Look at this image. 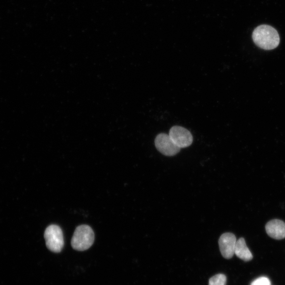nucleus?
<instances>
[{"label": "nucleus", "instance_id": "f257e3e1", "mask_svg": "<svg viewBox=\"0 0 285 285\" xmlns=\"http://www.w3.org/2000/svg\"><path fill=\"white\" fill-rule=\"evenodd\" d=\"M252 39L258 47L265 50H272L280 42V36L276 30L268 25L260 26L254 30Z\"/></svg>", "mask_w": 285, "mask_h": 285}, {"label": "nucleus", "instance_id": "0eeeda50", "mask_svg": "<svg viewBox=\"0 0 285 285\" xmlns=\"http://www.w3.org/2000/svg\"><path fill=\"white\" fill-rule=\"evenodd\" d=\"M265 228L266 232L271 238L276 240L285 238V223L283 221L270 220L266 224Z\"/></svg>", "mask_w": 285, "mask_h": 285}, {"label": "nucleus", "instance_id": "6e6552de", "mask_svg": "<svg viewBox=\"0 0 285 285\" xmlns=\"http://www.w3.org/2000/svg\"><path fill=\"white\" fill-rule=\"evenodd\" d=\"M234 254L239 258L245 262L250 261L253 258L251 252L247 247L244 238H241L237 240L235 244Z\"/></svg>", "mask_w": 285, "mask_h": 285}, {"label": "nucleus", "instance_id": "20e7f679", "mask_svg": "<svg viewBox=\"0 0 285 285\" xmlns=\"http://www.w3.org/2000/svg\"><path fill=\"white\" fill-rule=\"evenodd\" d=\"M155 145L157 150L165 156H176L180 151V148L173 142L170 135L164 133L160 134L157 136Z\"/></svg>", "mask_w": 285, "mask_h": 285}, {"label": "nucleus", "instance_id": "423d86ee", "mask_svg": "<svg viewBox=\"0 0 285 285\" xmlns=\"http://www.w3.org/2000/svg\"><path fill=\"white\" fill-rule=\"evenodd\" d=\"M236 242V237L232 233L227 232L221 235L219 240V245L223 257L227 259L232 258Z\"/></svg>", "mask_w": 285, "mask_h": 285}, {"label": "nucleus", "instance_id": "39448f33", "mask_svg": "<svg viewBox=\"0 0 285 285\" xmlns=\"http://www.w3.org/2000/svg\"><path fill=\"white\" fill-rule=\"evenodd\" d=\"M171 139L179 148L190 146L193 142V136L188 129L178 126L172 127L170 131Z\"/></svg>", "mask_w": 285, "mask_h": 285}, {"label": "nucleus", "instance_id": "1a4fd4ad", "mask_svg": "<svg viewBox=\"0 0 285 285\" xmlns=\"http://www.w3.org/2000/svg\"><path fill=\"white\" fill-rule=\"evenodd\" d=\"M226 276L222 274L216 275L210 279L209 285H226Z\"/></svg>", "mask_w": 285, "mask_h": 285}, {"label": "nucleus", "instance_id": "9d476101", "mask_svg": "<svg viewBox=\"0 0 285 285\" xmlns=\"http://www.w3.org/2000/svg\"><path fill=\"white\" fill-rule=\"evenodd\" d=\"M250 285H271V282L268 278L260 277L252 282Z\"/></svg>", "mask_w": 285, "mask_h": 285}, {"label": "nucleus", "instance_id": "f03ea898", "mask_svg": "<svg viewBox=\"0 0 285 285\" xmlns=\"http://www.w3.org/2000/svg\"><path fill=\"white\" fill-rule=\"evenodd\" d=\"M95 234L88 225H80L77 227L71 239V246L78 251L88 250L94 243Z\"/></svg>", "mask_w": 285, "mask_h": 285}, {"label": "nucleus", "instance_id": "7ed1b4c3", "mask_svg": "<svg viewBox=\"0 0 285 285\" xmlns=\"http://www.w3.org/2000/svg\"><path fill=\"white\" fill-rule=\"evenodd\" d=\"M44 237L49 250L58 253L63 249L65 244L64 234L58 226L52 225L48 226L45 232Z\"/></svg>", "mask_w": 285, "mask_h": 285}]
</instances>
